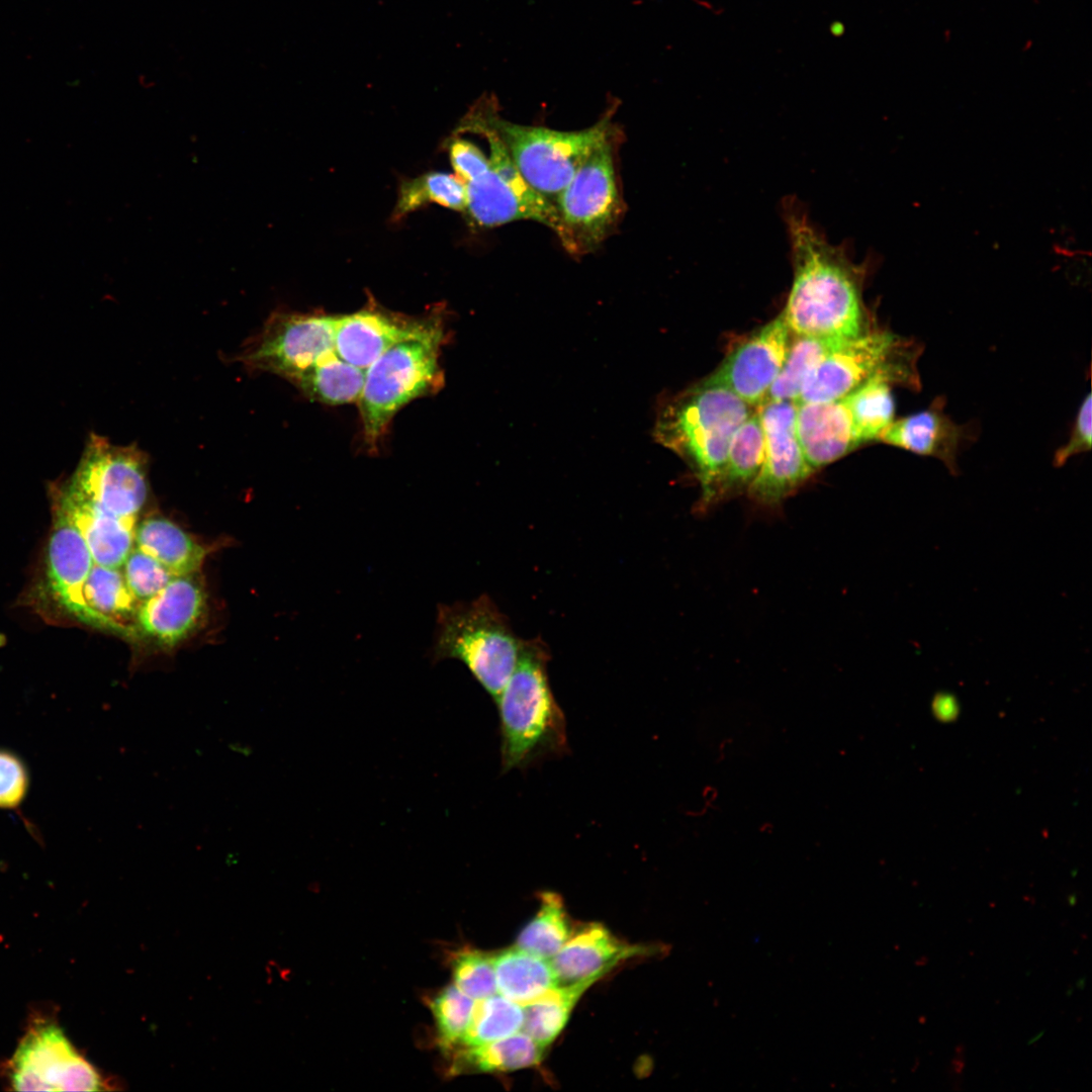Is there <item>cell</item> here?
<instances>
[{"label":"cell","mask_w":1092,"mask_h":1092,"mask_svg":"<svg viewBox=\"0 0 1092 1092\" xmlns=\"http://www.w3.org/2000/svg\"><path fill=\"white\" fill-rule=\"evenodd\" d=\"M793 283L782 313L794 336L848 340L863 329V268L794 205L786 209Z\"/></svg>","instance_id":"1"},{"label":"cell","mask_w":1092,"mask_h":1092,"mask_svg":"<svg viewBox=\"0 0 1092 1092\" xmlns=\"http://www.w3.org/2000/svg\"><path fill=\"white\" fill-rule=\"evenodd\" d=\"M752 410L729 388L707 378L659 408L655 440L677 454L695 474L701 486V509L714 504L732 436Z\"/></svg>","instance_id":"2"},{"label":"cell","mask_w":1092,"mask_h":1092,"mask_svg":"<svg viewBox=\"0 0 1092 1092\" xmlns=\"http://www.w3.org/2000/svg\"><path fill=\"white\" fill-rule=\"evenodd\" d=\"M548 661L543 640H523L518 663L494 700L504 771L524 768L567 749L566 721L550 687Z\"/></svg>","instance_id":"3"},{"label":"cell","mask_w":1092,"mask_h":1092,"mask_svg":"<svg viewBox=\"0 0 1092 1092\" xmlns=\"http://www.w3.org/2000/svg\"><path fill=\"white\" fill-rule=\"evenodd\" d=\"M433 661L458 659L495 700L511 677L523 640L487 595L437 608Z\"/></svg>","instance_id":"4"},{"label":"cell","mask_w":1092,"mask_h":1092,"mask_svg":"<svg viewBox=\"0 0 1092 1092\" xmlns=\"http://www.w3.org/2000/svg\"><path fill=\"white\" fill-rule=\"evenodd\" d=\"M445 326L418 338L400 342L377 358L367 369L358 400L363 439L377 452L393 417L411 401L437 393L444 387L440 364L446 342Z\"/></svg>","instance_id":"5"},{"label":"cell","mask_w":1092,"mask_h":1092,"mask_svg":"<svg viewBox=\"0 0 1092 1092\" xmlns=\"http://www.w3.org/2000/svg\"><path fill=\"white\" fill-rule=\"evenodd\" d=\"M486 112L525 181L554 206L590 152L615 129L609 112L593 126L572 131L508 121L493 97H487Z\"/></svg>","instance_id":"6"},{"label":"cell","mask_w":1092,"mask_h":1092,"mask_svg":"<svg viewBox=\"0 0 1092 1092\" xmlns=\"http://www.w3.org/2000/svg\"><path fill=\"white\" fill-rule=\"evenodd\" d=\"M616 131L590 152L555 202L554 233L572 256L597 250L622 216L615 164Z\"/></svg>","instance_id":"7"},{"label":"cell","mask_w":1092,"mask_h":1092,"mask_svg":"<svg viewBox=\"0 0 1092 1092\" xmlns=\"http://www.w3.org/2000/svg\"><path fill=\"white\" fill-rule=\"evenodd\" d=\"M66 489L115 517L136 520L149 494L148 458L136 445L91 434Z\"/></svg>","instance_id":"8"},{"label":"cell","mask_w":1092,"mask_h":1092,"mask_svg":"<svg viewBox=\"0 0 1092 1092\" xmlns=\"http://www.w3.org/2000/svg\"><path fill=\"white\" fill-rule=\"evenodd\" d=\"M470 131L484 136L489 147L488 168L465 183V210L471 220L478 226L493 228L530 219L554 232L557 224L555 206L525 181L488 119H475Z\"/></svg>","instance_id":"9"},{"label":"cell","mask_w":1092,"mask_h":1092,"mask_svg":"<svg viewBox=\"0 0 1092 1092\" xmlns=\"http://www.w3.org/2000/svg\"><path fill=\"white\" fill-rule=\"evenodd\" d=\"M335 324L331 314L274 312L237 359L251 371L273 373L292 383L336 351Z\"/></svg>","instance_id":"10"},{"label":"cell","mask_w":1092,"mask_h":1092,"mask_svg":"<svg viewBox=\"0 0 1092 1092\" xmlns=\"http://www.w3.org/2000/svg\"><path fill=\"white\" fill-rule=\"evenodd\" d=\"M8 1083L17 1091H96L102 1080L57 1023L34 1021L7 1065Z\"/></svg>","instance_id":"11"},{"label":"cell","mask_w":1092,"mask_h":1092,"mask_svg":"<svg viewBox=\"0 0 1092 1092\" xmlns=\"http://www.w3.org/2000/svg\"><path fill=\"white\" fill-rule=\"evenodd\" d=\"M909 346L886 331L863 332L829 352L806 378L797 403L844 397L878 371L912 364Z\"/></svg>","instance_id":"12"},{"label":"cell","mask_w":1092,"mask_h":1092,"mask_svg":"<svg viewBox=\"0 0 1092 1092\" xmlns=\"http://www.w3.org/2000/svg\"><path fill=\"white\" fill-rule=\"evenodd\" d=\"M764 434L761 468L747 493L760 505L776 506L814 472L806 461L797 429V402L764 400L757 407Z\"/></svg>","instance_id":"13"},{"label":"cell","mask_w":1092,"mask_h":1092,"mask_svg":"<svg viewBox=\"0 0 1092 1092\" xmlns=\"http://www.w3.org/2000/svg\"><path fill=\"white\" fill-rule=\"evenodd\" d=\"M445 326L441 314L411 316L390 311L373 300L353 313L336 316L335 350L345 361L367 369L394 345Z\"/></svg>","instance_id":"14"},{"label":"cell","mask_w":1092,"mask_h":1092,"mask_svg":"<svg viewBox=\"0 0 1092 1092\" xmlns=\"http://www.w3.org/2000/svg\"><path fill=\"white\" fill-rule=\"evenodd\" d=\"M792 336L781 312L735 348L707 379L757 407L781 372Z\"/></svg>","instance_id":"15"},{"label":"cell","mask_w":1092,"mask_h":1092,"mask_svg":"<svg viewBox=\"0 0 1092 1092\" xmlns=\"http://www.w3.org/2000/svg\"><path fill=\"white\" fill-rule=\"evenodd\" d=\"M574 930V929H573ZM667 946L631 945L616 937L600 923L583 924L550 959L558 985L598 981L618 964L640 954L666 953Z\"/></svg>","instance_id":"16"},{"label":"cell","mask_w":1092,"mask_h":1092,"mask_svg":"<svg viewBox=\"0 0 1092 1092\" xmlns=\"http://www.w3.org/2000/svg\"><path fill=\"white\" fill-rule=\"evenodd\" d=\"M205 609L206 597L201 585L191 575L175 576L140 606L136 616L140 636L173 647L198 627Z\"/></svg>","instance_id":"17"},{"label":"cell","mask_w":1092,"mask_h":1092,"mask_svg":"<svg viewBox=\"0 0 1092 1092\" xmlns=\"http://www.w3.org/2000/svg\"><path fill=\"white\" fill-rule=\"evenodd\" d=\"M54 512V525L48 547L49 585L70 614L89 624L83 588L94 565L93 557L74 524L61 512Z\"/></svg>","instance_id":"18"},{"label":"cell","mask_w":1092,"mask_h":1092,"mask_svg":"<svg viewBox=\"0 0 1092 1092\" xmlns=\"http://www.w3.org/2000/svg\"><path fill=\"white\" fill-rule=\"evenodd\" d=\"M944 402L943 397H936L926 410L893 421L878 440L918 455L934 457L957 475L959 449L971 434L970 428L956 424L944 413Z\"/></svg>","instance_id":"19"},{"label":"cell","mask_w":1092,"mask_h":1092,"mask_svg":"<svg viewBox=\"0 0 1092 1092\" xmlns=\"http://www.w3.org/2000/svg\"><path fill=\"white\" fill-rule=\"evenodd\" d=\"M54 510L64 514L86 541L94 564L121 568L134 546L136 520L115 517L66 489L55 487Z\"/></svg>","instance_id":"20"},{"label":"cell","mask_w":1092,"mask_h":1092,"mask_svg":"<svg viewBox=\"0 0 1092 1092\" xmlns=\"http://www.w3.org/2000/svg\"><path fill=\"white\" fill-rule=\"evenodd\" d=\"M796 429L806 461L813 471L860 446L844 397L797 403Z\"/></svg>","instance_id":"21"},{"label":"cell","mask_w":1092,"mask_h":1092,"mask_svg":"<svg viewBox=\"0 0 1092 1092\" xmlns=\"http://www.w3.org/2000/svg\"><path fill=\"white\" fill-rule=\"evenodd\" d=\"M83 598L89 625L131 638L140 636L136 616L141 604L129 590L121 568L94 564Z\"/></svg>","instance_id":"22"},{"label":"cell","mask_w":1092,"mask_h":1092,"mask_svg":"<svg viewBox=\"0 0 1092 1092\" xmlns=\"http://www.w3.org/2000/svg\"><path fill=\"white\" fill-rule=\"evenodd\" d=\"M914 364L886 367L844 396L850 410L859 445L878 440L894 421L893 382L915 385Z\"/></svg>","instance_id":"23"},{"label":"cell","mask_w":1092,"mask_h":1092,"mask_svg":"<svg viewBox=\"0 0 1092 1092\" xmlns=\"http://www.w3.org/2000/svg\"><path fill=\"white\" fill-rule=\"evenodd\" d=\"M547 1048L525 1032L474 1046H461L447 1056L451 1059L450 1073L512 1072L539 1065Z\"/></svg>","instance_id":"24"},{"label":"cell","mask_w":1092,"mask_h":1092,"mask_svg":"<svg viewBox=\"0 0 1092 1092\" xmlns=\"http://www.w3.org/2000/svg\"><path fill=\"white\" fill-rule=\"evenodd\" d=\"M134 546L164 565L175 576L196 572L205 549L179 526L162 517L144 520L135 528Z\"/></svg>","instance_id":"25"},{"label":"cell","mask_w":1092,"mask_h":1092,"mask_svg":"<svg viewBox=\"0 0 1092 1092\" xmlns=\"http://www.w3.org/2000/svg\"><path fill=\"white\" fill-rule=\"evenodd\" d=\"M764 456V434L757 410L738 427L730 441L715 491L714 503L747 492Z\"/></svg>","instance_id":"26"},{"label":"cell","mask_w":1092,"mask_h":1092,"mask_svg":"<svg viewBox=\"0 0 1092 1092\" xmlns=\"http://www.w3.org/2000/svg\"><path fill=\"white\" fill-rule=\"evenodd\" d=\"M493 966L499 994L522 1006L558 986L550 960L518 946L493 954Z\"/></svg>","instance_id":"27"},{"label":"cell","mask_w":1092,"mask_h":1092,"mask_svg":"<svg viewBox=\"0 0 1092 1092\" xmlns=\"http://www.w3.org/2000/svg\"><path fill=\"white\" fill-rule=\"evenodd\" d=\"M365 375L366 369L350 364L335 351L301 374L292 384L311 400L339 405L358 402Z\"/></svg>","instance_id":"28"},{"label":"cell","mask_w":1092,"mask_h":1092,"mask_svg":"<svg viewBox=\"0 0 1092 1092\" xmlns=\"http://www.w3.org/2000/svg\"><path fill=\"white\" fill-rule=\"evenodd\" d=\"M594 980L558 985L522 1006V1031L548 1048L564 1028L570 1013Z\"/></svg>","instance_id":"29"},{"label":"cell","mask_w":1092,"mask_h":1092,"mask_svg":"<svg viewBox=\"0 0 1092 1092\" xmlns=\"http://www.w3.org/2000/svg\"><path fill=\"white\" fill-rule=\"evenodd\" d=\"M844 341L846 340L794 336L781 372L764 400H790L796 402L809 374L829 352Z\"/></svg>","instance_id":"30"},{"label":"cell","mask_w":1092,"mask_h":1092,"mask_svg":"<svg viewBox=\"0 0 1092 1092\" xmlns=\"http://www.w3.org/2000/svg\"><path fill=\"white\" fill-rule=\"evenodd\" d=\"M572 931L561 897L553 892H544L540 896L539 910L520 932L516 946L550 960L568 940Z\"/></svg>","instance_id":"31"},{"label":"cell","mask_w":1092,"mask_h":1092,"mask_svg":"<svg viewBox=\"0 0 1092 1092\" xmlns=\"http://www.w3.org/2000/svg\"><path fill=\"white\" fill-rule=\"evenodd\" d=\"M463 211L466 209V185L458 176L444 172H430L405 180L398 189L392 218L399 219L427 203Z\"/></svg>","instance_id":"32"},{"label":"cell","mask_w":1092,"mask_h":1092,"mask_svg":"<svg viewBox=\"0 0 1092 1092\" xmlns=\"http://www.w3.org/2000/svg\"><path fill=\"white\" fill-rule=\"evenodd\" d=\"M523 1020L522 1005L502 995L494 994L477 1000L459 1048L479 1045L510 1036L522 1028Z\"/></svg>","instance_id":"33"},{"label":"cell","mask_w":1092,"mask_h":1092,"mask_svg":"<svg viewBox=\"0 0 1092 1092\" xmlns=\"http://www.w3.org/2000/svg\"><path fill=\"white\" fill-rule=\"evenodd\" d=\"M429 1006L436 1023L438 1044L448 1055L462 1044L474 1007L473 999L456 985H449L431 998Z\"/></svg>","instance_id":"34"},{"label":"cell","mask_w":1092,"mask_h":1092,"mask_svg":"<svg viewBox=\"0 0 1092 1092\" xmlns=\"http://www.w3.org/2000/svg\"><path fill=\"white\" fill-rule=\"evenodd\" d=\"M451 967L455 985L470 998L480 1000L496 994L493 954L462 948L453 953Z\"/></svg>","instance_id":"35"},{"label":"cell","mask_w":1092,"mask_h":1092,"mask_svg":"<svg viewBox=\"0 0 1092 1092\" xmlns=\"http://www.w3.org/2000/svg\"><path fill=\"white\" fill-rule=\"evenodd\" d=\"M121 570L129 590L141 605L175 577L158 560L135 546L126 557Z\"/></svg>","instance_id":"36"},{"label":"cell","mask_w":1092,"mask_h":1092,"mask_svg":"<svg viewBox=\"0 0 1092 1092\" xmlns=\"http://www.w3.org/2000/svg\"><path fill=\"white\" fill-rule=\"evenodd\" d=\"M29 786V772L24 761L15 752L0 748V809H19Z\"/></svg>","instance_id":"37"},{"label":"cell","mask_w":1092,"mask_h":1092,"mask_svg":"<svg viewBox=\"0 0 1092 1092\" xmlns=\"http://www.w3.org/2000/svg\"><path fill=\"white\" fill-rule=\"evenodd\" d=\"M1092 440V401L1088 393L1083 399L1075 419L1068 442L1054 455V465L1063 466L1068 459L1091 449Z\"/></svg>","instance_id":"38"},{"label":"cell","mask_w":1092,"mask_h":1092,"mask_svg":"<svg viewBox=\"0 0 1092 1092\" xmlns=\"http://www.w3.org/2000/svg\"><path fill=\"white\" fill-rule=\"evenodd\" d=\"M449 158L457 176L465 183L488 168V157L472 142L455 138L449 145Z\"/></svg>","instance_id":"39"},{"label":"cell","mask_w":1092,"mask_h":1092,"mask_svg":"<svg viewBox=\"0 0 1092 1092\" xmlns=\"http://www.w3.org/2000/svg\"><path fill=\"white\" fill-rule=\"evenodd\" d=\"M1085 982H1086V979H1085V978H1081V979H1079V980L1077 981V983H1076V987H1077L1078 989H1080V990L1084 989V987H1085Z\"/></svg>","instance_id":"40"},{"label":"cell","mask_w":1092,"mask_h":1092,"mask_svg":"<svg viewBox=\"0 0 1092 1092\" xmlns=\"http://www.w3.org/2000/svg\"><path fill=\"white\" fill-rule=\"evenodd\" d=\"M1043 1032H1044V1031H1041V1032H1040L1039 1034H1037V1035H1036V1036H1034V1037H1033L1032 1039H1030V1040L1028 1041V1044H1031V1043H1033V1042H1034V1041H1036V1040H1037V1039H1038L1039 1037H1041V1035L1043 1034Z\"/></svg>","instance_id":"41"},{"label":"cell","mask_w":1092,"mask_h":1092,"mask_svg":"<svg viewBox=\"0 0 1092 1092\" xmlns=\"http://www.w3.org/2000/svg\"><path fill=\"white\" fill-rule=\"evenodd\" d=\"M1076 902H1077L1076 896H1071V897L1069 898V903H1070V905H1072V906H1073V905H1075V903H1076Z\"/></svg>","instance_id":"42"}]
</instances>
